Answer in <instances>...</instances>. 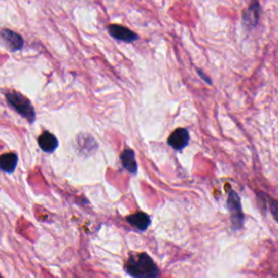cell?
I'll list each match as a JSON object with an SVG mask.
<instances>
[{"label":"cell","instance_id":"cell-1","mask_svg":"<svg viewBox=\"0 0 278 278\" xmlns=\"http://www.w3.org/2000/svg\"><path fill=\"white\" fill-rule=\"evenodd\" d=\"M125 271L135 278H156L160 276V269L147 253H135L130 256L125 264Z\"/></svg>","mask_w":278,"mask_h":278},{"label":"cell","instance_id":"cell-2","mask_svg":"<svg viewBox=\"0 0 278 278\" xmlns=\"http://www.w3.org/2000/svg\"><path fill=\"white\" fill-rule=\"evenodd\" d=\"M6 99L8 103H9L13 109L21 115V117L26 119L29 123H33L35 121L36 119L35 110L32 103H30V101L26 97L21 95L20 92L11 91V92H8V94L6 95Z\"/></svg>","mask_w":278,"mask_h":278},{"label":"cell","instance_id":"cell-3","mask_svg":"<svg viewBox=\"0 0 278 278\" xmlns=\"http://www.w3.org/2000/svg\"><path fill=\"white\" fill-rule=\"evenodd\" d=\"M227 206L230 213V220L233 224V228L235 230L241 229L245 224V215L242 212L240 198H239L236 191L231 190L228 194Z\"/></svg>","mask_w":278,"mask_h":278},{"label":"cell","instance_id":"cell-4","mask_svg":"<svg viewBox=\"0 0 278 278\" xmlns=\"http://www.w3.org/2000/svg\"><path fill=\"white\" fill-rule=\"evenodd\" d=\"M189 132L185 128H177L171 134L167 139V144L172 147L174 150H183L185 147L189 144Z\"/></svg>","mask_w":278,"mask_h":278},{"label":"cell","instance_id":"cell-5","mask_svg":"<svg viewBox=\"0 0 278 278\" xmlns=\"http://www.w3.org/2000/svg\"><path fill=\"white\" fill-rule=\"evenodd\" d=\"M108 29H109L110 35L118 41L125 42V43H133L138 40V35L136 33H134L133 30H130L124 26L110 25Z\"/></svg>","mask_w":278,"mask_h":278},{"label":"cell","instance_id":"cell-6","mask_svg":"<svg viewBox=\"0 0 278 278\" xmlns=\"http://www.w3.org/2000/svg\"><path fill=\"white\" fill-rule=\"evenodd\" d=\"M259 17H260V5L257 0H252L251 5L244 11V14H242L244 24L247 27L253 28L258 24Z\"/></svg>","mask_w":278,"mask_h":278},{"label":"cell","instance_id":"cell-7","mask_svg":"<svg viewBox=\"0 0 278 278\" xmlns=\"http://www.w3.org/2000/svg\"><path fill=\"white\" fill-rule=\"evenodd\" d=\"M2 37L3 41L7 45V47L11 51L21 50L23 48V46H24L23 38L19 34L14 33L11 29H4L2 32Z\"/></svg>","mask_w":278,"mask_h":278},{"label":"cell","instance_id":"cell-8","mask_svg":"<svg viewBox=\"0 0 278 278\" xmlns=\"http://www.w3.org/2000/svg\"><path fill=\"white\" fill-rule=\"evenodd\" d=\"M126 220L130 224V225H132L133 227H135L136 229L141 230V231H145L146 229H148V227L150 226V224H151L150 216L147 215L144 212L134 213L132 215L127 216Z\"/></svg>","mask_w":278,"mask_h":278},{"label":"cell","instance_id":"cell-9","mask_svg":"<svg viewBox=\"0 0 278 278\" xmlns=\"http://www.w3.org/2000/svg\"><path fill=\"white\" fill-rule=\"evenodd\" d=\"M38 145H40L41 149L44 152L47 153H52L53 151H56L59 146V142L57 137L49 133V132H44L40 138H38Z\"/></svg>","mask_w":278,"mask_h":278},{"label":"cell","instance_id":"cell-10","mask_svg":"<svg viewBox=\"0 0 278 278\" xmlns=\"http://www.w3.org/2000/svg\"><path fill=\"white\" fill-rule=\"evenodd\" d=\"M121 162L122 165L126 171H128L130 174H137L138 172V164L135 158V152L132 149H125L121 153Z\"/></svg>","mask_w":278,"mask_h":278},{"label":"cell","instance_id":"cell-11","mask_svg":"<svg viewBox=\"0 0 278 278\" xmlns=\"http://www.w3.org/2000/svg\"><path fill=\"white\" fill-rule=\"evenodd\" d=\"M18 156L14 152L5 153L0 158V167H2V171L8 174H11L15 171L18 165Z\"/></svg>","mask_w":278,"mask_h":278},{"label":"cell","instance_id":"cell-12","mask_svg":"<svg viewBox=\"0 0 278 278\" xmlns=\"http://www.w3.org/2000/svg\"><path fill=\"white\" fill-rule=\"evenodd\" d=\"M266 199H267V202H268V207H269V211H271L272 215L274 220L278 223V201L271 197L266 196Z\"/></svg>","mask_w":278,"mask_h":278},{"label":"cell","instance_id":"cell-13","mask_svg":"<svg viewBox=\"0 0 278 278\" xmlns=\"http://www.w3.org/2000/svg\"><path fill=\"white\" fill-rule=\"evenodd\" d=\"M198 73H199V75L200 76H201L202 77V80H204L206 83H208V84H211V81H210V79H208V77L207 76H205L203 73H202V71H198Z\"/></svg>","mask_w":278,"mask_h":278}]
</instances>
